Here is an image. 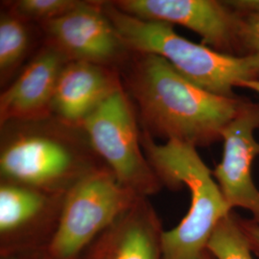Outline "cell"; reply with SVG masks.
Instances as JSON below:
<instances>
[{"label":"cell","mask_w":259,"mask_h":259,"mask_svg":"<svg viewBox=\"0 0 259 259\" xmlns=\"http://www.w3.org/2000/svg\"><path fill=\"white\" fill-rule=\"evenodd\" d=\"M206 250L217 259H252V250L236 214L231 211L218 223L207 242Z\"/></svg>","instance_id":"obj_15"},{"label":"cell","mask_w":259,"mask_h":259,"mask_svg":"<svg viewBox=\"0 0 259 259\" xmlns=\"http://www.w3.org/2000/svg\"><path fill=\"white\" fill-rule=\"evenodd\" d=\"M80 3L78 0H17L4 2L7 12L29 24H42L63 17Z\"/></svg>","instance_id":"obj_16"},{"label":"cell","mask_w":259,"mask_h":259,"mask_svg":"<svg viewBox=\"0 0 259 259\" xmlns=\"http://www.w3.org/2000/svg\"><path fill=\"white\" fill-rule=\"evenodd\" d=\"M239 88L249 89V90L255 92L259 95V80H250V81L243 82L240 83Z\"/></svg>","instance_id":"obj_20"},{"label":"cell","mask_w":259,"mask_h":259,"mask_svg":"<svg viewBox=\"0 0 259 259\" xmlns=\"http://www.w3.org/2000/svg\"><path fill=\"white\" fill-rule=\"evenodd\" d=\"M119 72L143 131L167 141L194 147L212 144L222 139L224 130L246 101L205 91L153 54L133 52Z\"/></svg>","instance_id":"obj_1"},{"label":"cell","mask_w":259,"mask_h":259,"mask_svg":"<svg viewBox=\"0 0 259 259\" xmlns=\"http://www.w3.org/2000/svg\"><path fill=\"white\" fill-rule=\"evenodd\" d=\"M139 198L141 196L122 185L107 165L83 177L64 196L48 247L51 258H77Z\"/></svg>","instance_id":"obj_5"},{"label":"cell","mask_w":259,"mask_h":259,"mask_svg":"<svg viewBox=\"0 0 259 259\" xmlns=\"http://www.w3.org/2000/svg\"><path fill=\"white\" fill-rule=\"evenodd\" d=\"M162 233L157 214L141 197L103 232L91 259H162Z\"/></svg>","instance_id":"obj_12"},{"label":"cell","mask_w":259,"mask_h":259,"mask_svg":"<svg viewBox=\"0 0 259 259\" xmlns=\"http://www.w3.org/2000/svg\"><path fill=\"white\" fill-rule=\"evenodd\" d=\"M251 80H259V53L246 56Z\"/></svg>","instance_id":"obj_19"},{"label":"cell","mask_w":259,"mask_h":259,"mask_svg":"<svg viewBox=\"0 0 259 259\" xmlns=\"http://www.w3.org/2000/svg\"><path fill=\"white\" fill-rule=\"evenodd\" d=\"M29 23L9 12L0 17V80L7 83L18 70L31 44Z\"/></svg>","instance_id":"obj_14"},{"label":"cell","mask_w":259,"mask_h":259,"mask_svg":"<svg viewBox=\"0 0 259 259\" xmlns=\"http://www.w3.org/2000/svg\"><path fill=\"white\" fill-rule=\"evenodd\" d=\"M203 259H214V257H213L212 255L206 250L205 252H204V257H203Z\"/></svg>","instance_id":"obj_21"},{"label":"cell","mask_w":259,"mask_h":259,"mask_svg":"<svg viewBox=\"0 0 259 259\" xmlns=\"http://www.w3.org/2000/svg\"><path fill=\"white\" fill-rule=\"evenodd\" d=\"M259 104L245 101L233 120L224 130L222 161L212 172L223 196L232 210L242 207L252 213L259 225V190L251 177L252 161L259 156Z\"/></svg>","instance_id":"obj_9"},{"label":"cell","mask_w":259,"mask_h":259,"mask_svg":"<svg viewBox=\"0 0 259 259\" xmlns=\"http://www.w3.org/2000/svg\"><path fill=\"white\" fill-rule=\"evenodd\" d=\"M2 182L65 194L79 180L103 166L84 131L51 115L1 125Z\"/></svg>","instance_id":"obj_2"},{"label":"cell","mask_w":259,"mask_h":259,"mask_svg":"<svg viewBox=\"0 0 259 259\" xmlns=\"http://www.w3.org/2000/svg\"><path fill=\"white\" fill-rule=\"evenodd\" d=\"M124 88L119 70L89 62L71 61L62 69L52 101V115L81 126L85 118Z\"/></svg>","instance_id":"obj_11"},{"label":"cell","mask_w":259,"mask_h":259,"mask_svg":"<svg viewBox=\"0 0 259 259\" xmlns=\"http://www.w3.org/2000/svg\"><path fill=\"white\" fill-rule=\"evenodd\" d=\"M68 62L60 51L46 44L1 93L0 125L51 116L57 81Z\"/></svg>","instance_id":"obj_10"},{"label":"cell","mask_w":259,"mask_h":259,"mask_svg":"<svg viewBox=\"0 0 259 259\" xmlns=\"http://www.w3.org/2000/svg\"><path fill=\"white\" fill-rule=\"evenodd\" d=\"M141 146L162 185L173 189L185 185L190 192L186 216L176 228L162 233V259H203L215 227L232 211L212 171L192 145L177 140L157 144L143 131Z\"/></svg>","instance_id":"obj_3"},{"label":"cell","mask_w":259,"mask_h":259,"mask_svg":"<svg viewBox=\"0 0 259 259\" xmlns=\"http://www.w3.org/2000/svg\"><path fill=\"white\" fill-rule=\"evenodd\" d=\"M65 194H52L26 185L2 182L0 186V232H16L61 208Z\"/></svg>","instance_id":"obj_13"},{"label":"cell","mask_w":259,"mask_h":259,"mask_svg":"<svg viewBox=\"0 0 259 259\" xmlns=\"http://www.w3.org/2000/svg\"><path fill=\"white\" fill-rule=\"evenodd\" d=\"M111 3L139 19L188 28L202 37L204 46L226 55L242 57L240 17L227 1L115 0Z\"/></svg>","instance_id":"obj_8"},{"label":"cell","mask_w":259,"mask_h":259,"mask_svg":"<svg viewBox=\"0 0 259 259\" xmlns=\"http://www.w3.org/2000/svg\"><path fill=\"white\" fill-rule=\"evenodd\" d=\"M123 88L85 118L84 131L94 152L118 179L141 197L157 193L162 184L142 153L136 108Z\"/></svg>","instance_id":"obj_6"},{"label":"cell","mask_w":259,"mask_h":259,"mask_svg":"<svg viewBox=\"0 0 259 259\" xmlns=\"http://www.w3.org/2000/svg\"><path fill=\"white\" fill-rule=\"evenodd\" d=\"M38 26L46 44L69 62H89L119 70L133 54L105 14L101 1H80L63 17Z\"/></svg>","instance_id":"obj_7"},{"label":"cell","mask_w":259,"mask_h":259,"mask_svg":"<svg viewBox=\"0 0 259 259\" xmlns=\"http://www.w3.org/2000/svg\"><path fill=\"white\" fill-rule=\"evenodd\" d=\"M239 225L245 236L249 241L251 250L259 255V225L252 220H246L239 217Z\"/></svg>","instance_id":"obj_18"},{"label":"cell","mask_w":259,"mask_h":259,"mask_svg":"<svg viewBox=\"0 0 259 259\" xmlns=\"http://www.w3.org/2000/svg\"><path fill=\"white\" fill-rule=\"evenodd\" d=\"M103 10L132 52L165 59L180 74L207 92L237 97L233 89L250 81L245 57L226 55L181 37L166 22L139 19L101 1Z\"/></svg>","instance_id":"obj_4"},{"label":"cell","mask_w":259,"mask_h":259,"mask_svg":"<svg viewBox=\"0 0 259 259\" xmlns=\"http://www.w3.org/2000/svg\"><path fill=\"white\" fill-rule=\"evenodd\" d=\"M228 4L240 17L242 57L259 53V0H233Z\"/></svg>","instance_id":"obj_17"}]
</instances>
